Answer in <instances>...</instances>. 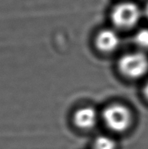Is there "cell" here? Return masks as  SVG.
Instances as JSON below:
<instances>
[{
	"label": "cell",
	"instance_id": "obj_3",
	"mask_svg": "<svg viewBox=\"0 0 148 149\" xmlns=\"http://www.w3.org/2000/svg\"><path fill=\"white\" fill-rule=\"evenodd\" d=\"M103 118L107 126L115 132L126 130L131 123V113L122 104H112L103 112Z\"/></svg>",
	"mask_w": 148,
	"mask_h": 149
},
{
	"label": "cell",
	"instance_id": "obj_7",
	"mask_svg": "<svg viewBox=\"0 0 148 149\" xmlns=\"http://www.w3.org/2000/svg\"><path fill=\"white\" fill-rule=\"evenodd\" d=\"M135 42L143 49H148V28H142L135 34Z\"/></svg>",
	"mask_w": 148,
	"mask_h": 149
},
{
	"label": "cell",
	"instance_id": "obj_2",
	"mask_svg": "<svg viewBox=\"0 0 148 149\" xmlns=\"http://www.w3.org/2000/svg\"><path fill=\"white\" fill-rule=\"evenodd\" d=\"M119 69L121 73L128 77H140L147 72L148 58L140 52L124 54L119 61Z\"/></svg>",
	"mask_w": 148,
	"mask_h": 149
},
{
	"label": "cell",
	"instance_id": "obj_6",
	"mask_svg": "<svg viewBox=\"0 0 148 149\" xmlns=\"http://www.w3.org/2000/svg\"><path fill=\"white\" fill-rule=\"evenodd\" d=\"M115 141L111 137L100 136L94 142V149H115Z\"/></svg>",
	"mask_w": 148,
	"mask_h": 149
},
{
	"label": "cell",
	"instance_id": "obj_4",
	"mask_svg": "<svg viewBox=\"0 0 148 149\" xmlns=\"http://www.w3.org/2000/svg\"><path fill=\"white\" fill-rule=\"evenodd\" d=\"M96 46L102 52H112L118 47L120 37L112 29H103L98 32L95 39Z\"/></svg>",
	"mask_w": 148,
	"mask_h": 149
},
{
	"label": "cell",
	"instance_id": "obj_9",
	"mask_svg": "<svg viewBox=\"0 0 148 149\" xmlns=\"http://www.w3.org/2000/svg\"><path fill=\"white\" fill-rule=\"evenodd\" d=\"M144 94L148 99V82L146 84L145 87H144Z\"/></svg>",
	"mask_w": 148,
	"mask_h": 149
},
{
	"label": "cell",
	"instance_id": "obj_5",
	"mask_svg": "<svg viewBox=\"0 0 148 149\" xmlns=\"http://www.w3.org/2000/svg\"><path fill=\"white\" fill-rule=\"evenodd\" d=\"M75 125L82 129L93 128L97 121V111L92 107H83L75 112L73 115Z\"/></svg>",
	"mask_w": 148,
	"mask_h": 149
},
{
	"label": "cell",
	"instance_id": "obj_8",
	"mask_svg": "<svg viewBox=\"0 0 148 149\" xmlns=\"http://www.w3.org/2000/svg\"><path fill=\"white\" fill-rule=\"evenodd\" d=\"M142 13H143V15H145V17L148 19V2L146 3L145 6H144V9L142 10Z\"/></svg>",
	"mask_w": 148,
	"mask_h": 149
},
{
	"label": "cell",
	"instance_id": "obj_1",
	"mask_svg": "<svg viewBox=\"0 0 148 149\" xmlns=\"http://www.w3.org/2000/svg\"><path fill=\"white\" fill-rule=\"evenodd\" d=\"M142 15L139 6L133 2H121L112 7L110 19L115 27L130 30L135 26Z\"/></svg>",
	"mask_w": 148,
	"mask_h": 149
}]
</instances>
